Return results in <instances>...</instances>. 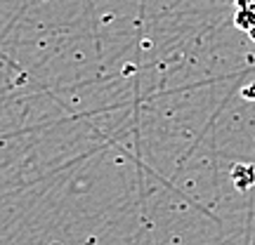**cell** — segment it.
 <instances>
[{
	"mask_svg": "<svg viewBox=\"0 0 255 245\" xmlns=\"http://www.w3.org/2000/svg\"><path fill=\"white\" fill-rule=\"evenodd\" d=\"M251 38H253V40H255V31H251Z\"/></svg>",
	"mask_w": 255,
	"mask_h": 245,
	"instance_id": "cell-3",
	"label": "cell"
},
{
	"mask_svg": "<svg viewBox=\"0 0 255 245\" xmlns=\"http://www.w3.org/2000/svg\"><path fill=\"white\" fill-rule=\"evenodd\" d=\"M232 179L237 182V186L241 191H246L248 186L255 182V167L253 165H234V170H232Z\"/></svg>",
	"mask_w": 255,
	"mask_h": 245,
	"instance_id": "cell-2",
	"label": "cell"
},
{
	"mask_svg": "<svg viewBox=\"0 0 255 245\" xmlns=\"http://www.w3.org/2000/svg\"><path fill=\"white\" fill-rule=\"evenodd\" d=\"M234 24L246 33L255 31V0H237Z\"/></svg>",
	"mask_w": 255,
	"mask_h": 245,
	"instance_id": "cell-1",
	"label": "cell"
}]
</instances>
